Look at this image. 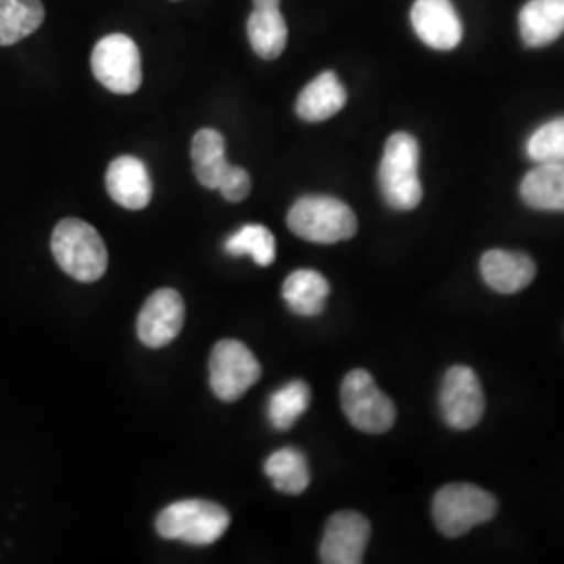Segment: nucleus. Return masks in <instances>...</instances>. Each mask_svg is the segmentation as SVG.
<instances>
[{"mask_svg":"<svg viewBox=\"0 0 564 564\" xmlns=\"http://www.w3.org/2000/svg\"><path fill=\"white\" fill-rule=\"evenodd\" d=\"M51 251L61 270L78 282L99 281L109 262L99 230L78 218H65L55 226Z\"/></svg>","mask_w":564,"mask_h":564,"instance_id":"nucleus-1","label":"nucleus"},{"mask_svg":"<svg viewBox=\"0 0 564 564\" xmlns=\"http://www.w3.org/2000/svg\"><path fill=\"white\" fill-rule=\"evenodd\" d=\"M419 160L421 149L412 134L395 132L389 137L379 167V184L389 207L398 212H410L423 202Z\"/></svg>","mask_w":564,"mask_h":564,"instance_id":"nucleus-2","label":"nucleus"},{"mask_svg":"<svg viewBox=\"0 0 564 564\" xmlns=\"http://www.w3.org/2000/svg\"><path fill=\"white\" fill-rule=\"evenodd\" d=\"M286 226L303 241L333 245L349 241L358 232V218L341 199L307 195L289 209Z\"/></svg>","mask_w":564,"mask_h":564,"instance_id":"nucleus-3","label":"nucleus"},{"mask_svg":"<svg viewBox=\"0 0 564 564\" xmlns=\"http://www.w3.org/2000/svg\"><path fill=\"white\" fill-rule=\"evenodd\" d=\"M230 527L226 508L209 500H181L165 506L155 529L163 540H178L184 544H216Z\"/></svg>","mask_w":564,"mask_h":564,"instance_id":"nucleus-4","label":"nucleus"},{"mask_svg":"<svg viewBox=\"0 0 564 564\" xmlns=\"http://www.w3.org/2000/svg\"><path fill=\"white\" fill-rule=\"evenodd\" d=\"M496 512V498L477 485H445L433 498V519L445 538H460L473 527L491 521Z\"/></svg>","mask_w":564,"mask_h":564,"instance_id":"nucleus-5","label":"nucleus"},{"mask_svg":"<svg viewBox=\"0 0 564 564\" xmlns=\"http://www.w3.org/2000/svg\"><path fill=\"white\" fill-rule=\"evenodd\" d=\"M341 408L358 431L381 435L395 423V403L377 387L368 370H351L341 383Z\"/></svg>","mask_w":564,"mask_h":564,"instance_id":"nucleus-6","label":"nucleus"},{"mask_svg":"<svg viewBox=\"0 0 564 564\" xmlns=\"http://www.w3.org/2000/svg\"><path fill=\"white\" fill-rule=\"evenodd\" d=\"M90 67L109 93L134 95L141 88V51L126 34H109L97 42L90 55Z\"/></svg>","mask_w":564,"mask_h":564,"instance_id":"nucleus-7","label":"nucleus"},{"mask_svg":"<svg viewBox=\"0 0 564 564\" xmlns=\"http://www.w3.org/2000/svg\"><path fill=\"white\" fill-rule=\"evenodd\" d=\"M262 379L253 351L237 339L216 343L209 358V384L223 402H237Z\"/></svg>","mask_w":564,"mask_h":564,"instance_id":"nucleus-8","label":"nucleus"},{"mask_svg":"<svg viewBox=\"0 0 564 564\" xmlns=\"http://www.w3.org/2000/svg\"><path fill=\"white\" fill-rule=\"evenodd\" d=\"M440 408L445 424L456 431H466L481 423L485 414V395L473 368L452 366L445 372L440 393Z\"/></svg>","mask_w":564,"mask_h":564,"instance_id":"nucleus-9","label":"nucleus"},{"mask_svg":"<svg viewBox=\"0 0 564 564\" xmlns=\"http://www.w3.org/2000/svg\"><path fill=\"white\" fill-rule=\"evenodd\" d=\"M370 540L368 519L354 512L343 510L328 519L321 544V563L324 564H360L364 552Z\"/></svg>","mask_w":564,"mask_h":564,"instance_id":"nucleus-10","label":"nucleus"},{"mask_svg":"<svg viewBox=\"0 0 564 564\" xmlns=\"http://www.w3.org/2000/svg\"><path fill=\"white\" fill-rule=\"evenodd\" d=\"M184 326V300L174 289H158L142 305L137 330L147 347L160 349L174 341Z\"/></svg>","mask_w":564,"mask_h":564,"instance_id":"nucleus-11","label":"nucleus"},{"mask_svg":"<svg viewBox=\"0 0 564 564\" xmlns=\"http://www.w3.org/2000/svg\"><path fill=\"white\" fill-rule=\"evenodd\" d=\"M410 21L419 39L437 51H452L463 41V21L449 0H416Z\"/></svg>","mask_w":564,"mask_h":564,"instance_id":"nucleus-12","label":"nucleus"},{"mask_svg":"<svg viewBox=\"0 0 564 564\" xmlns=\"http://www.w3.org/2000/svg\"><path fill=\"white\" fill-rule=\"evenodd\" d=\"M107 193L126 209H144L153 199V182L147 165L132 155H121L109 163L105 174Z\"/></svg>","mask_w":564,"mask_h":564,"instance_id":"nucleus-13","label":"nucleus"},{"mask_svg":"<svg viewBox=\"0 0 564 564\" xmlns=\"http://www.w3.org/2000/svg\"><path fill=\"white\" fill-rule=\"evenodd\" d=\"M481 274L496 293L512 295L533 282L535 263L521 251L491 249L481 258Z\"/></svg>","mask_w":564,"mask_h":564,"instance_id":"nucleus-14","label":"nucleus"},{"mask_svg":"<svg viewBox=\"0 0 564 564\" xmlns=\"http://www.w3.org/2000/svg\"><path fill=\"white\" fill-rule=\"evenodd\" d=\"M347 102V90L335 72H323L310 82L295 102V111L303 121H318L335 118Z\"/></svg>","mask_w":564,"mask_h":564,"instance_id":"nucleus-15","label":"nucleus"},{"mask_svg":"<svg viewBox=\"0 0 564 564\" xmlns=\"http://www.w3.org/2000/svg\"><path fill=\"white\" fill-rule=\"evenodd\" d=\"M521 39L529 48H542L564 34V0H529L519 15Z\"/></svg>","mask_w":564,"mask_h":564,"instance_id":"nucleus-16","label":"nucleus"},{"mask_svg":"<svg viewBox=\"0 0 564 564\" xmlns=\"http://www.w3.org/2000/svg\"><path fill=\"white\" fill-rule=\"evenodd\" d=\"M247 39L260 59H279L289 42V28L281 7H253L247 20Z\"/></svg>","mask_w":564,"mask_h":564,"instance_id":"nucleus-17","label":"nucleus"},{"mask_svg":"<svg viewBox=\"0 0 564 564\" xmlns=\"http://www.w3.org/2000/svg\"><path fill=\"white\" fill-rule=\"evenodd\" d=\"M195 176L205 188L218 191L232 163L226 160V141L214 128H202L191 144Z\"/></svg>","mask_w":564,"mask_h":564,"instance_id":"nucleus-18","label":"nucleus"},{"mask_svg":"<svg viewBox=\"0 0 564 564\" xmlns=\"http://www.w3.org/2000/svg\"><path fill=\"white\" fill-rule=\"evenodd\" d=\"M330 293V284L316 270H295L286 276L282 284V300L289 305V310L297 316H318L323 314L324 305Z\"/></svg>","mask_w":564,"mask_h":564,"instance_id":"nucleus-19","label":"nucleus"},{"mask_svg":"<svg viewBox=\"0 0 564 564\" xmlns=\"http://www.w3.org/2000/svg\"><path fill=\"white\" fill-rule=\"evenodd\" d=\"M521 197L533 209L564 212V163H538L521 182Z\"/></svg>","mask_w":564,"mask_h":564,"instance_id":"nucleus-20","label":"nucleus"},{"mask_svg":"<svg viewBox=\"0 0 564 564\" xmlns=\"http://www.w3.org/2000/svg\"><path fill=\"white\" fill-rule=\"evenodd\" d=\"M263 473L268 475L274 489L286 496H300L312 481L307 460L295 447H282L274 452L263 464Z\"/></svg>","mask_w":564,"mask_h":564,"instance_id":"nucleus-21","label":"nucleus"},{"mask_svg":"<svg viewBox=\"0 0 564 564\" xmlns=\"http://www.w3.org/2000/svg\"><path fill=\"white\" fill-rule=\"evenodd\" d=\"M42 23V0H0V46H11L32 36Z\"/></svg>","mask_w":564,"mask_h":564,"instance_id":"nucleus-22","label":"nucleus"},{"mask_svg":"<svg viewBox=\"0 0 564 564\" xmlns=\"http://www.w3.org/2000/svg\"><path fill=\"white\" fill-rule=\"evenodd\" d=\"M226 253L232 258L249 256L253 262L262 268L272 265L276 260V239L262 224H247L237 230L228 241L224 242Z\"/></svg>","mask_w":564,"mask_h":564,"instance_id":"nucleus-23","label":"nucleus"},{"mask_svg":"<svg viewBox=\"0 0 564 564\" xmlns=\"http://www.w3.org/2000/svg\"><path fill=\"white\" fill-rule=\"evenodd\" d=\"M312 402V391L303 381L282 384L279 391L270 395L268 419L274 429L286 431L297 423Z\"/></svg>","mask_w":564,"mask_h":564,"instance_id":"nucleus-24","label":"nucleus"},{"mask_svg":"<svg viewBox=\"0 0 564 564\" xmlns=\"http://www.w3.org/2000/svg\"><path fill=\"white\" fill-rule=\"evenodd\" d=\"M527 155L535 163H564V118L540 126L527 141Z\"/></svg>","mask_w":564,"mask_h":564,"instance_id":"nucleus-25","label":"nucleus"},{"mask_svg":"<svg viewBox=\"0 0 564 564\" xmlns=\"http://www.w3.org/2000/svg\"><path fill=\"white\" fill-rule=\"evenodd\" d=\"M220 195L226 202L241 203L249 197L251 193V176L245 167L239 165H230V170L226 172L223 184H220Z\"/></svg>","mask_w":564,"mask_h":564,"instance_id":"nucleus-26","label":"nucleus"},{"mask_svg":"<svg viewBox=\"0 0 564 564\" xmlns=\"http://www.w3.org/2000/svg\"><path fill=\"white\" fill-rule=\"evenodd\" d=\"M253 7H281V0H253Z\"/></svg>","mask_w":564,"mask_h":564,"instance_id":"nucleus-27","label":"nucleus"}]
</instances>
